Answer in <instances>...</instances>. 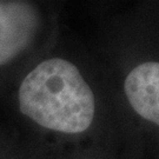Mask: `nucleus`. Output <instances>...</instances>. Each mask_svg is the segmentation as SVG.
Instances as JSON below:
<instances>
[{"label":"nucleus","instance_id":"obj_1","mask_svg":"<svg viewBox=\"0 0 159 159\" xmlns=\"http://www.w3.org/2000/svg\"><path fill=\"white\" fill-rule=\"evenodd\" d=\"M21 113L48 130L81 133L91 126L96 100L79 70L65 59H48L30 72L19 89Z\"/></svg>","mask_w":159,"mask_h":159},{"label":"nucleus","instance_id":"obj_2","mask_svg":"<svg viewBox=\"0 0 159 159\" xmlns=\"http://www.w3.org/2000/svg\"><path fill=\"white\" fill-rule=\"evenodd\" d=\"M35 29L32 8L21 2H0V65L16 57L30 44Z\"/></svg>","mask_w":159,"mask_h":159},{"label":"nucleus","instance_id":"obj_3","mask_svg":"<svg viewBox=\"0 0 159 159\" xmlns=\"http://www.w3.org/2000/svg\"><path fill=\"white\" fill-rule=\"evenodd\" d=\"M125 94L132 108L144 119L159 124V64L148 61L131 71L125 80Z\"/></svg>","mask_w":159,"mask_h":159}]
</instances>
